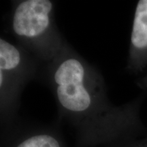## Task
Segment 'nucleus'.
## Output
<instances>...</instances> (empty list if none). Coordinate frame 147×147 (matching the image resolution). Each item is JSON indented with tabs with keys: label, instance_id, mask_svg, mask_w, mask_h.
<instances>
[{
	"label": "nucleus",
	"instance_id": "20e7f679",
	"mask_svg": "<svg viewBox=\"0 0 147 147\" xmlns=\"http://www.w3.org/2000/svg\"><path fill=\"white\" fill-rule=\"evenodd\" d=\"M1 147H68L60 123L45 124L16 118L1 125Z\"/></svg>",
	"mask_w": 147,
	"mask_h": 147
},
{
	"label": "nucleus",
	"instance_id": "f03ea898",
	"mask_svg": "<svg viewBox=\"0 0 147 147\" xmlns=\"http://www.w3.org/2000/svg\"><path fill=\"white\" fill-rule=\"evenodd\" d=\"M9 30L16 43L42 65L54 59L67 45L55 18V3L51 0L14 1Z\"/></svg>",
	"mask_w": 147,
	"mask_h": 147
},
{
	"label": "nucleus",
	"instance_id": "0eeeda50",
	"mask_svg": "<svg viewBox=\"0 0 147 147\" xmlns=\"http://www.w3.org/2000/svg\"><path fill=\"white\" fill-rule=\"evenodd\" d=\"M137 84L138 85L139 87L143 89V91H147V73L142 78L138 79Z\"/></svg>",
	"mask_w": 147,
	"mask_h": 147
},
{
	"label": "nucleus",
	"instance_id": "f257e3e1",
	"mask_svg": "<svg viewBox=\"0 0 147 147\" xmlns=\"http://www.w3.org/2000/svg\"><path fill=\"white\" fill-rule=\"evenodd\" d=\"M38 78L54 97L58 122L74 129L75 147H106L147 135L140 117L147 91L123 105H114L101 73L69 44L42 65Z\"/></svg>",
	"mask_w": 147,
	"mask_h": 147
},
{
	"label": "nucleus",
	"instance_id": "39448f33",
	"mask_svg": "<svg viewBox=\"0 0 147 147\" xmlns=\"http://www.w3.org/2000/svg\"><path fill=\"white\" fill-rule=\"evenodd\" d=\"M147 68V0L138 1L134 12L126 70L138 74Z\"/></svg>",
	"mask_w": 147,
	"mask_h": 147
},
{
	"label": "nucleus",
	"instance_id": "7ed1b4c3",
	"mask_svg": "<svg viewBox=\"0 0 147 147\" xmlns=\"http://www.w3.org/2000/svg\"><path fill=\"white\" fill-rule=\"evenodd\" d=\"M42 64L18 44L0 38L1 125L18 118L20 98L25 86L38 78Z\"/></svg>",
	"mask_w": 147,
	"mask_h": 147
},
{
	"label": "nucleus",
	"instance_id": "423d86ee",
	"mask_svg": "<svg viewBox=\"0 0 147 147\" xmlns=\"http://www.w3.org/2000/svg\"><path fill=\"white\" fill-rule=\"evenodd\" d=\"M106 147H147V135L121 141Z\"/></svg>",
	"mask_w": 147,
	"mask_h": 147
}]
</instances>
